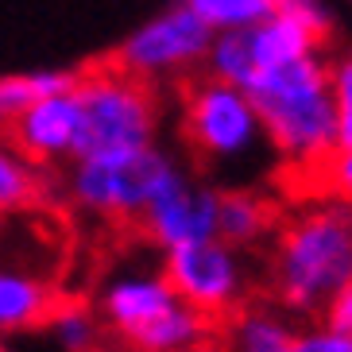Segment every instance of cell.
Returning a JSON list of instances; mask_svg holds the SVG:
<instances>
[{
	"label": "cell",
	"mask_w": 352,
	"mask_h": 352,
	"mask_svg": "<svg viewBox=\"0 0 352 352\" xmlns=\"http://www.w3.org/2000/svg\"><path fill=\"white\" fill-rule=\"evenodd\" d=\"M0 352H12V349H4V344H0Z\"/></svg>",
	"instance_id": "cell-24"
},
{
	"label": "cell",
	"mask_w": 352,
	"mask_h": 352,
	"mask_svg": "<svg viewBox=\"0 0 352 352\" xmlns=\"http://www.w3.org/2000/svg\"><path fill=\"white\" fill-rule=\"evenodd\" d=\"M74 94L82 109V132H78L74 159L120 155V151H140L155 144L159 97L151 94V82L132 78L113 63L78 74Z\"/></svg>",
	"instance_id": "cell-4"
},
{
	"label": "cell",
	"mask_w": 352,
	"mask_h": 352,
	"mask_svg": "<svg viewBox=\"0 0 352 352\" xmlns=\"http://www.w3.org/2000/svg\"><path fill=\"white\" fill-rule=\"evenodd\" d=\"M39 194H43L39 163H32L16 144L0 140V217L32 209L39 201Z\"/></svg>",
	"instance_id": "cell-15"
},
{
	"label": "cell",
	"mask_w": 352,
	"mask_h": 352,
	"mask_svg": "<svg viewBox=\"0 0 352 352\" xmlns=\"http://www.w3.org/2000/svg\"><path fill=\"white\" fill-rule=\"evenodd\" d=\"M163 275L178 298L213 321L228 318L248 290V271H244L240 248H232L221 236L166 252Z\"/></svg>",
	"instance_id": "cell-7"
},
{
	"label": "cell",
	"mask_w": 352,
	"mask_h": 352,
	"mask_svg": "<svg viewBox=\"0 0 352 352\" xmlns=\"http://www.w3.org/2000/svg\"><path fill=\"white\" fill-rule=\"evenodd\" d=\"M70 163L66 190L74 206L109 221H140L151 201H159L186 178V166L159 144L120 155H85Z\"/></svg>",
	"instance_id": "cell-3"
},
{
	"label": "cell",
	"mask_w": 352,
	"mask_h": 352,
	"mask_svg": "<svg viewBox=\"0 0 352 352\" xmlns=\"http://www.w3.org/2000/svg\"><path fill=\"white\" fill-rule=\"evenodd\" d=\"M271 228V206L252 190H225L221 194V228L217 236L232 248H252L256 240L267 236Z\"/></svg>",
	"instance_id": "cell-14"
},
{
	"label": "cell",
	"mask_w": 352,
	"mask_h": 352,
	"mask_svg": "<svg viewBox=\"0 0 352 352\" xmlns=\"http://www.w3.org/2000/svg\"><path fill=\"white\" fill-rule=\"evenodd\" d=\"M294 352H352V333L321 321V325H310L294 337Z\"/></svg>",
	"instance_id": "cell-22"
},
{
	"label": "cell",
	"mask_w": 352,
	"mask_h": 352,
	"mask_svg": "<svg viewBox=\"0 0 352 352\" xmlns=\"http://www.w3.org/2000/svg\"><path fill=\"white\" fill-rule=\"evenodd\" d=\"M78 85V74L70 70H28V74H0V128H12V120L35 104L39 97L63 94Z\"/></svg>",
	"instance_id": "cell-13"
},
{
	"label": "cell",
	"mask_w": 352,
	"mask_h": 352,
	"mask_svg": "<svg viewBox=\"0 0 352 352\" xmlns=\"http://www.w3.org/2000/svg\"><path fill=\"white\" fill-rule=\"evenodd\" d=\"M182 135L190 151L213 170H252L267 151V132L252 97L213 74L190 82L182 94Z\"/></svg>",
	"instance_id": "cell-5"
},
{
	"label": "cell",
	"mask_w": 352,
	"mask_h": 352,
	"mask_svg": "<svg viewBox=\"0 0 352 352\" xmlns=\"http://www.w3.org/2000/svg\"><path fill=\"white\" fill-rule=\"evenodd\" d=\"M314 175L325 182V194L341 197V201H352V144H337V151Z\"/></svg>",
	"instance_id": "cell-20"
},
{
	"label": "cell",
	"mask_w": 352,
	"mask_h": 352,
	"mask_svg": "<svg viewBox=\"0 0 352 352\" xmlns=\"http://www.w3.org/2000/svg\"><path fill=\"white\" fill-rule=\"evenodd\" d=\"M175 287L166 283L163 271H124V275H113V279L101 287V298H97V314L109 329L128 341L135 333L151 325L155 318H163L170 306H178Z\"/></svg>",
	"instance_id": "cell-10"
},
{
	"label": "cell",
	"mask_w": 352,
	"mask_h": 352,
	"mask_svg": "<svg viewBox=\"0 0 352 352\" xmlns=\"http://www.w3.org/2000/svg\"><path fill=\"white\" fill-rule=\"evenodd\" d=\"M78 132H82V109H78V94L74 89L39 97V101L28 104L12 120V144L20 147L32 163H63V159H74Z\"/></svg>",
	"instance_id": "cell-9"
},
{
	"label": "cell",
	"mask_w": 352,
	"mask_h": 352,
	"mask_svg": "<svg viewBox=\"0 0 352 352\" xmlns=\"http://www.w3.org/2000/svg\"><path fill=\"white\" fill-rule=\"evenodd\" d=\"M275 12H287L290 20L310 28L318 39H329V32H333V12L325 8V0H279Z\"/></svg>",
	"instance_id": "cell-21"
},
{
	"label": "cell",
	"mask_w": 352,
	"mask_h": 352,
	"mask_svg": "<svg viewBox=\"0 0 352 352\" xmlns=\"http://www.w3.org/2000/svg\"><path fill=\"white\" fill-rule=\"evenodd\" d=\"M54 306H58V294L51 275L28 267L20 259H0V337L47 325Z\"/></svg>",
	"instance_id": "cell-11"
},
{
	"label": "cell",
	"mask_w": 352,
	"mask_h": 352,
	"mask_svg": "<svg viewBox=\"0 0 352 352\" xmlns=\"http://www.w3.org/2000/svg\"><path fill=\"white\" fill-rule=\"evenodd\" d=\"M209 32H240L267 20L279 0H182Z\"/></svg>",
	"instance_id": "cell-18"
},
{
	"label": "cell",
	"mask_w": 352,
	"mask_h": 352,
	"mask_svg": "<svg viewBox=\"0 0 352 352\" xmlns=\"http://www.w3.org/2000/svg\"><path fill=\"white\" fill-rule=\"evenodd\" d=\"M209 333H213V318L197 314L186 302H178L163 318L144 325L135 337H128L124 344L132 352H197L209 341Z\"/></svg>",
	"instance_id": "cell-12"
},
{
	"label": "cell",
	"mask_w": 352,
	"mask_h": 352,
	"mask_svg": "<svg viewBox=\"0 0 352 352\" xmlns=\"http://www.w3.org/2000/svg\"><path fill=\"white\" fill-rule=\"evenodd\" d=\"M140 228L163 252L213 240L221 228V190L194 182L186 175L178 186H170L159 201L147 206V213L140 217Z\"/></svg>",
	"instance_id": "cell-8"
},
{
	"label": "cell",
	"mask_w": 352,
	"mask_h": 352,
	"mask_svg": "<svg viewBox=\"0 0 352 352\" xmlns=\"http://www.w3.org/2000/svg\"><path fill=\"white\" fill-rule=\"evenodd\" d=\"M325 321L337 325V329H344V333H352V279L325 302Z\"/></svg>",
	"instance_id": "cell-23"
},
{
	"label": "cell",
	"mask_w": 352,
	"mask_h": 352,
	"mask_svg": "<svg viewBox=\"0 0 352 352\" xmlns=\"http://www.w3.org/2000/svg\"><path fill=\"white\" fill-rule=\"evenodd\" d=\"M209 43H213V32L178 0L159 16H151L144 28H135L120 43L113 63L120 70H128L132 78L166 82V78H182V74L206 66Z\"/></svg>",
	"instance_id": "cell-6"
},
{
	"label": "cell",
	"mask_w": 352,
	"mask_h": 352,
	"mask_svg": "<svg viewBox=\"0 0 352 352\" xmlns=\"http://www.w3.org/2000/svg\"><path fill=\"white\" fill-rule=\"evenodd\" d=\"M352 279V201L325 197L302 209L275 236L271 287L290 314L325 310V302Z\"/></svg>",
	"instance_id": "cell-2"
},
{
	"label": "cell",
	"mask_w": 352,
	"mask_h": 352,
	"mask_svg": "<svg viewBox=\"0 0 352 352\" xmlns=\"http://www.w3.org/2000/svg\"><path fill=\"white\" fill-rule=\"evenodd\" d=\"M271 151L298 170H318L337 151V109H333L329 66L318 54L263 66L244 82Z\"/></svg>",
	"instance_id": "cell-1"
},
{
	"label": "cell",
	"mask_w": 352,
	"mask_h": 352,
	"mask_svg": "<svg viewBox=\"0 0 352 352\" xmlns=\"http://www.w3.org/2000/svg\"><path fill=\"white\" fill-rule=\"evenodd\" d=\"M47 333L63 352H101V314L82 302H58L47 318Z\"/></svg>",
	"instance_id": "cell-17"
},
{
	"label": "cell",
	"mask_w": 352,
	"mask_h": 352,
	"mask_svg": "<svg viewBox=\"0 0 352 352\" xmlns=\"http://www.w3.org/2000/svg\"><path fill=\"white\" fill-rule=\"evenodd\" d=\"M329 85H333V109H337V140L352 144V51L329 66Z\"/></svg>",
	"instance_id": "cell-19"
},
{
	"label": "cell",
	"mask_w": 352,
	"mask_h": 352,
	"mask_svg": "<svg viewBox=\"0 0 352 352\" xmlns=\"http://www.w3.org/2000/svg\"><path fill=\"white\" fill-rule=\"evenodd\" d=\"M232 352H294V325L271 310H244L232 321Z\"/></svg>",
	"instance_id": "cell-16"
}]
</instances>
